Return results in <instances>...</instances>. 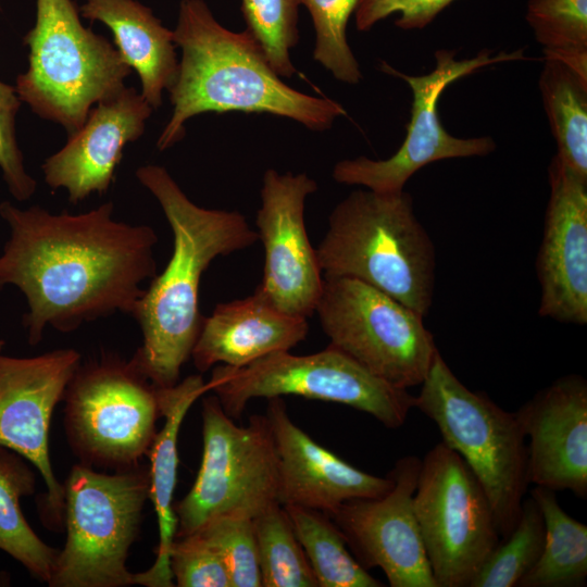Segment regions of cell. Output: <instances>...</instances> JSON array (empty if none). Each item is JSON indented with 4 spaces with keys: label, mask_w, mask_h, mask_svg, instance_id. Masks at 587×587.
Masks as SVG:
<instances>
[{
    "label": "cell",
    "mask_w": 587,
    "mask_h": 587,
    "mask_svg": "<svg viewBox=\"0 0 587 587\" xmlns=\"http://www.w3.org/2000/svg\"><path fill=\"white\" fill-rule=\"evenodd\" d=\"M113 203L54 214L0 203L10 228L0 255V290L17 287L27 301L23 326L32 346L47 326L62 333L116 312L133 314L142 283L157 275L158 236L148 225L113 218Z\"/></svg>",
    "instance_id": "cell-1"
},
{
    "label": "cell",
    "mask_w": 587,
    "mask_h": 587,
    "mask_svg": "<svg viewBox=\"0 0 587 587\" xmlns=\"http://www.w3.org/2000/svg\"><path fill=\"white\" fill-rule=\"evenodd\" d=\"M136 177L164 212L173 234V253L132 314L142 344L130 360L154 386L170 388L179 382L201 329L202 274L215 258L243 250L259 237L241 213L193 203L163 166H140Z\"/></svg>",
    "instance_id": "cell-2"
},
{
    "label": "cell",
    "mask_w": 587,
    "mask_h": 587,
    "mask_svg": "<svg viewBox=\"0 0 587 587\" xmlns=\"http://www.w3.org/2000/svg\"><path fill=\"white\" fill-rule=\"evenodd\" d=\"M174 42L182 50L168 90L173 111L157 140L160 151L185 136V123L205 112L268 113L311 130L332 127L345 108L285 84L247 32L221 25L204 0H180Z\"/></svg>",
    "instance_id": "cell-3"
},
{
    "label": "cell",
    "mask_w": 587,
    "mask_h": 587,
    "mask_svg": "<svg viewBox=\"0 0 587 587\" xmlns=\"http://www.w3.org/2000/svg\"><path fill=\"white\" fill-rule=\"evenodd\" d=\"M315 251L323 277L358 279L427 315L436 251L409 192L352 191L330 212Z\"/></svg>",
    "instance_id": "cell-4"
},
{
    "label": "cell",
    "mask_w": 587,
    "mask_h": 587,
    "mask_svg": "<svg viewBox=\"0 0 587 587\" xmlns=\"http://www.w3.org/2000/svg\"><path fill=\"white\" fill-rule=\"evenodd\" d=\"M23 42L28 66L16 78L17 95L67 135L98 102L126 87L132 73L114 45L83 25L72 0H36L35 24Z\"/></svg>",
    "instance_id": "cell-5"
},
{
    "label": "cell",
    "mask_w": 587,
    "mask_h": 587,
    "mask_svg": "<svg viewBox=\"0 0 587 587\" xmlns=\"http://www.w3.org/2000/svg\"><path fill=\"white\" fill-rule=\"evenodd\" d=\"M421 386L414 408L437 425L442 442L460 454L480 483L498 533L505 539L519 521L529 485L526 438L516 412L469 389L439 351Z\"/></svg>",
    "instance_id": "cell-6"
},
{
    "label": "cell",
    "mask_w": 587,
    "mask_h": 587,
    "mask_svg": "<svg viewBox=\"0 0 587 587\" xmlns=\"http://www.w3.org/2000/svg\"><path fill=\"white\" fill-rule=\"evenodd\" d=\"M149 466L95 471L75 464L64 485L66 541L47 583L51 587H126V560L149 499Z\"/></svg>",
    "instance_id": "cell-7"
},
{
    "label": "cell",
    "mask_w": 587,
    "mask_h": 587,
    "mask_svg": "<svg viewBox=\"0 0 587 587\" xmlns=\"http://www.w3.org/2000/svg\"><path fill=\"white\" fill-rule=\"evenodd\" d=\"M62 400L66 438L82 464L122 471L148 453L161 416L159 392L130 359L103 354L80 363Z\"/></svg>",
    "instance_id": "cell-8"
},
{
    "label": "cell",
    "mask_w": 587,
    "mask_h": 587,
    "mask_svg": "<svg viewBox=\"0 0 587 587\" xmlns=\"http://www.w3.org/2000/svg\"><path fill=\"white\" fill-rule=\"evenodd\" d=\"M208 385L232 419H238L254 398L294 395L341 403L398 428L415 404L408 389L378 378L330 345L305 355L274 352L241 367L218 364Z\"/></svg>",
    "instance_id": "cell-9"
},
{
    "label": "cell",
    "mask_w": 587,
    "mask_h": 587,
    "mask_svg": "<svg viewBox=\"0 0 587 587\" xmlns=\"http://www.w3.org/2000/svg\"><path fill=\"white\" fill-rule=\"evenodd\" d=\"M203 449L186 496L174 504L175 538L195 533L210 519L228 513L254 517L279 502L278 455L266 415L237 425L216 396L202 401Z\"/></svg>",
    "instance_id": "cell-10"
},
{
    "label": "cell",
    "mask_w": 587,
    "mask_h": 587,
    "mask_svg": "<svg viewBox=\"0 0 587 587\" xmlns=\"http://www.w3.org/2000/svg\"><path fill=\"white\" fill-rule=\"evenodd\" d=\"M315 313L330 346L397 388L421 385L438 352L424 316L358 279L323 277Z\"/></svg>",
    "instance_id": "cell-11"
},
{
    "label": "cell",
    "mask_w": 587,
    "mask_h": 587,
    "mask_svg": "<svg viewBox=\"0 0 587 587\" xmlns=\"http://www.w3.org/2000/svg\"><path fill=\"white\" fill-rule=\"evenodd\" d=\"M413 508L438 587H469L500 535L480 483L442 441L421 460Z\"/></svg>",
    "instance_id": "cell-12"
},
{
    "label": "cell",
    "mask_w": 587,
    "mask_h": 587,
    "mask_svg": "<svg viewBox=\"0 0 587 587\" xmlns=\"http://www.w3.org/2000/svg\"><path fill=\"white\" fill-rule=\"evenodd\" d=\"M524 59V50L494 53L482 50L471 59L457 60L455 51L439 49L435 66L424 75L404 74L386 62L380 68L403 79L412 90L411 120L405 138L390 158L372 160L366 157L337 162L333 178L340 184L363 186L377 192H397L425 165L455 158L485 157L496 149L489 136L460 138L449 134L440 122L438 102L444 90L453 82L479 68Z\"/></svg>",
    "instance_id": "cell-13"
},
{
    "label": "cell",
    "mask_w": 587,
    "mask_h": 587,
    "mask_svg": "<svg viewBox=\"0 0 587 587\" xmlns=\"http://www.w3.org/2000/svg\"><path fill=\"white\" fill-rule=\"evenodd\" d=\"M80 364L74 349H58L32 358L0 354V447L25 458L40 472L47 494L39 504L46 527H64V486L49 455L52 413Z\"/></svg>",
    "instance_id": "cell-14"
},
{
    "label": "cell",
    "mask_w": 587,
    "mask_h": 587,
    "mask_svg": "<svg viewBox=\"0 0 587 587\" xmlns=\"http://www.w3.org/2000/svg\"><path fill=\"white\" fill-rule=\"evenodd\" d=\"M317 190L305 173L263 175L258 237L264 247V268L257 287L279 311L308 319L315 313L323 274L304 223L307 197Z\"/></svg>",
    "instance_id": "cell-15"
},
{
    "label": "cell",
    "mask_w": 587,
    "mask_h": 587,
    "mask_svg": "<svg viewBox=\"0 0 587 587\" xmlns=\"http://www.w3.org/2000/svg\"><path fill=\"white\" fill-rule=\"evenodd\" d=\"M421 459L407 455L389 472L394 487L384 496L344 502L326 513L355 559L379 567L391 587H438L413 508Z\"/></svg>",
    "instance_id": "cell-16"
},
{
    "label": "cell",
    "mask_w": 587,
    "mask_h": 587,
    "mask_svg": "<svg viewBox=\"0 0 587 587\" xmlns=\"http://www.w3.org/2000/svg\"><path fill=\"white\" fill-rule=\"evenodd\" d=\"M550 196L536 260L538 314L557 322L587 323V180L555 155L548 167Z\"/></svg>",
    "instance_id": "cell-17"
},
{
    "label": "cell",
    "mask_w": 587,
    "mask_h": 587,
    "mask_svg": "<svg viewBox=\"0 0 587 587\" xmlns=\"http://www.w3.org/2000/svg\"><path fill=\"white\" fill-rule=\"evenodd\" d=\"M528 438V484L587 497V382L577 374L554 380L516 412Z\"/></svg>",
    "instance_id": "cell-18"
},
{
    "label": "cell",
    "mask_w": 587,
    "mask_h": 587,
    "mask_svg": "<svg viewBox=\"0 0 587 587\" xmlns=\"http://www.w3.org/2000/svg\"><path fill=\"white\" fill-rule=\"evenodd\" d=\"M152 111L133 87L98 102L82 127L67 135L66 143L42 163L46 184L65 189L72 203L105 192L124 147L142 136Z\"/></svg>",
    "instance_id": "cell-19"
},
{
    "label": "cell",
    "mask_w": 587,
    "mask_h": 587,
    "mask_svg": "<svg viewBox=\"0 0 587 587\" xmlns=\"http://www.w3.org/2000/svg\"><path fill=\"white\" fill-rule=\"evenodd\" d=\"M268 419L279 465V502L329 513L344 502L373 499L394 487L352 466L314 441L291 421L282 397L268 399Z\"/></svg>",
    "instance_id": "cell-20"
},
{
    "label": "cell",
    "mask_w": 587,
    "mask_h": 587,
    "mask_svg": "<svg viewBox=\"0 0 587 587\" xmlns=\"http://www.w3.org/2000/svg\"><path fill=\"white\" fill-rule=\"evenodd\" d=\"M308 332L307 319L279 311L255 289L247 298L216 304L203 317L191 358L200 373L218 364L241 367L289 351Z\"/></svg>",
    "instance_id": "cell-21"
},
{
    "label": "cell",
    "mask_w": 587,
    "mask_h": 587,
    "mask_svg": "<svg viewBox=\"0 0 587 587\" xmlns=\"http://www.w3.org/2000/svg\"><path fill=\"white\" fill-rule=\"evenodd\" d=\"M79 14L112 32L122 59L139 76L141 96L159 109L178 72L173 30L137 0H85Z\"/></svg>",
    "instance_id": "cell-22"
},
{
    "label": "cell",
    "mask_w": 587,
    "mask_h": 587,
    "mask_svg": "<svg viewBox=\"0 0 587 587\" xmlns=\"http://www.w3.org/2000/svg\"><path fill=\"white\" fill-rule=\"evenodd\" d=\"M210 391L200 374L190 375L170 388H158L161 416L164 426L157 435L148 451L151 499L158 520L159 545L152 565L134 574V584L146 587L175 586L170 569V549L175 539L177 521L173 497L177 479L178 433L185 415L193 402Z\"/></svg>",
    "instance_id": "cell-23"
},
{
    "label": "cell",
    "mask_w": 587,
    "mask_h": 587,
    "mask_svg": "<svg viewBox=\"0 0 587 587\" xmlns=\"http://www.w3.org/2000/svg\"><path fill=\"white\" fill-rule=\"evenodd\" d=\"M538 86L555 157L587 180V78L561 61L544 58Z\"/></svg>",
    "instance_id": "cell-24"
},
{
    "label": "cell",
    "mask_w": 587,
    "mask_h": 587,
    "mask_svg": "<svg viewBox=\"0 0 587 587\" xmlns=\"http://www.w3.org/2000/svg\"><path fill=\"white\" fill-rule=\"evenodd\" d=\"M530 497L545 523L541 554L519 587H577L587 577V526L559 504L555 491L535 486Z\"/></svg>",
    "instance_id": "cell-25"
},
{
    "label": "cell",
    "mask_w": 587,
    "mask_h": 587,
    "mask_svg": "<svg viewBox=\"0 0 587 587\" xmlns=\"http://www.w3.org/2000/svg\"><path fill=\"white\" fill-rule=\"evenodd\" d=\"M34 490V472L21 455L0 447V550L18 561L30 575L48 583L59 549L36 535L20 503L22 497Z\"/></svg>",
    "instance_id": "cell-26"
},
{
    "label": "cell",
    "mask_w": 587,
    "mask_h": 587,
    "mask_svg": "<svg viewBox=\"0 0 587 587\" xmlns=\"http://www.w3.org/2000/svg\"><path fill=\"white\" fill-rule=\"evenodd\" d=\"M320 587H382L349 552L330 517L317 510L283 505Z\"/></svg>",
    "instance_id": "cell-27"
},
{
    "label": "cell",
    "mask_w": 587,
    "mask_h": 587,
    "mask_svg": "<svg viewBox=\"0 0 587 587\" xmlns=\"http://www.w3.org/2000/svg\"><path fill=\"white\" fill-rule=\"evenodd\" d=\"M262 587H319L284 507L276 502L253 517Z\"/></svg>",
    "instance_id": "cell-28"
},
{
    "label": "cell",
    "mask_w": 587,
    "mask_h": 587,
    "mask_svg": "<svg viewBox=\"0 0 587 587\" xmlns=\"http://www.w3.org/2000/svg\"><path fill=\"white\" fill-rule=\"evenodd\" d=\"M526 21L544 58L587 78V0H528Z\"/></svg>",
    "instance_id": "cell-29"
},
{
    "label": "cell",
    "mask_w": 587,
    "mask_h": 587,
    "mask_svg": "<svg viewBox=\"0 0 587 587\" xmlns=\"http://www.w3.org/2000/svg\"><path fill=\"white\" fill-rule=\"evenodd\" d=\"M545 541L542 514L529 497L523 500L519 521L484 562L469 587H515L538 561Z\"/></svg>",
    "instance_id": "cell-30"
},
{
    "label": "cell",
    "mask_w": 587,
    "mask_h": 587,
    "mask_svg": "<svg viewBox=\"0 0 587 587\" xmlns=\"http://www.w3.org/2000/svg\"><path fill=\"white\" fill-rule=\"evenodd\" d=\"M247 32L260 46L280 77L290 78L296 68L290 49L298 40V0H240Z\"/></svg>",
    "instance_id": "cell-31"
},
{
    "label": "cell",
    "mask_w": 587,
    "mask_h": 587,
    "mask_svg": "<svg viewBox=\"0 0 587 587\" xmlns=\"http://www.w3.org/2000/svg\"><path fill=\"white\" fill-rule=\"evenodd\" d=\"M312 18L315 29L313 59L333 76L349 85L358 84L362 73L347 38V25L359 0H298Z\"/></svg>",
    "instance_id": "cell-32"
},
{
    "label": "cell",
    "mask_w": 587,
    "mask_h": 587,
    "mask_svg": "<svg viewBox=\"0 0 587 587\" xmlns=\"http://www.w3.org/2000/svg\"><path fill=\"white\" fill-rule=\"evenodd\" d=\"M196 532L221 555L232 587H262L252 516L242 513L217 515Z\"/></svg>",
    "instance_id": "cell-33"
},
{
    "label": "cell",
    "mask_w": 587,
    "mask_h": 587,
    "mask_svg": "<svg viewBox=\"0 0 587 587\" xmlns=\"http://www.w3.org/2000/svg\"><path fill=\"white\" fill-rule=\"evenodd\" d=\"M170 569L178 587H232L221 555L197 532L174 539Z\"/></svg>",
    "instance_id": "cell-34"
},
{
    "label": "cell",
    "mask_w": 587,
    "mask_h": 587,
    "mask_svg": "<svg viewBox=\"0 0 587 587\" xmlns=\"http://www.w3.org/2000/svg\"><path fill=\"white\" fill-rule=\"evenodd\" d=\"M21 104L15 86L0 80V171L12 197L26 201L34 195L37 184L26 172L16 139V115Z\"/></svg>",
    "instance_id": "cell-35"
},
{
    "label": "cell",
    "mask_w": 587,
    "mask_h": 587,
    "mask_svg": "<svg viewBox=\"0 0 587 587\" xmlns=\"http://www.w3.org/2000/svg\"><path fill=\"white\" fill-rule=\"evenodd\" d=\"M455 0H359L355 26L367 32L391 14H399L396 25L404 30L422 29Z\"/></svg>",
    "instance_id": "cell-36"
},
{
    "label": "cell",
    "mask_w": 587,
    "mask_h": 587,
    "mask_svg": "<svg viewBox=\"0 0 587 587\" xmlns=\"http://www.w3.org/2000/svg\"><path fill=\"white\" fill-rule=\"evenodd\" d=\"M3 345V341L0 340V349H1V346Z\"/></svg>",
    "instance_id": "cell-37"
},
{
    "label": "cell",
    "mask_w": 587,
    "mask_h": 587,
    "mask_svg": "<svg viewBox=\"0 0 587 587\" xmlns=\"http://www.w3.org/2000/svg\"><path fill=\"white\" fill-rule=\"evenodd\" d=\"M1 7V5H0Z\"/></svg>",
    "instance_id": "cell-38"
}]
</instances>
